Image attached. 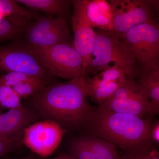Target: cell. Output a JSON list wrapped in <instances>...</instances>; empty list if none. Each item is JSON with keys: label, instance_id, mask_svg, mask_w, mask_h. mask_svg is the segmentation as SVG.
Listing matches in <instances>:
<instances>
[{"label": "cell", "instance_id": "obj_21", "mask_svg": "<svg viewBox=\"0 0 159 159\" xmlns=\"http://www.w3.org/2000/svg\"><path fill=\"white\" fill-rule=\"evenodd\" d=\"M23 31L5 18L0 19V42L19 39L21 37Z\"/></svg>", "mask_w": 159, "mask_h": 159}, {"label": "cell", "instance_id": "obj_23", "mask_svg": "<svg viewBox=\"0 0 159 159\" xmlns=\"http://www.w3.org/2000/svg\"><path fill=\"white\" fill-rule=\"evenodd\" d=\"M151 138L154 142L159 143V123L157 122L156 124L152 127L151 132Z\"/></svg>", "mask_w": 159, "mask_h": 159}, {"label": "cell", "instance_id": "obj_8", "mask_svg": "<svg viewBox=\"0 0 159 159\" xmlns=\"http://www.w3.org/2000/svg\"><path fill=\"white\" fill-rule=\"evenodd\" d=\"M109 4L111 32L119 37L137 26L155 20L146 0H112Z\"/></svg>", "mask_w": 159, "mask_h": 159}, {"label": "cell", "instance_id": "obj_3", "mask_svg": "<svg viewBox=\"0 0 159 159\" xmlns=\"http://www.w3.org/2000/svg\"><path fill=\"white\" fill-rule=\"evenodd\" d=\"M90 63L86 74H99L108 68L110 63L119 66L129 78L134 80L139 73V66L125 42L110 31L97 29Z\"/></svg>", "mask_w": 159, "mask_h": 159}, {"label": "cell", "instance_id": "obj_12", "mask_svg": "<svg viewBox=\"0 0 159 159\" xmlns=\"http://www.w3.org/2000/svg\"><path fill=\"white\" fill-rule=\"evenodd\" d=\"M99 106L111 111L133 115L144 119H148L158 113L149 99L145 97L109 98Z\"/></svg>", "mask_w": 159, "mask_h": 159}, {"label": "cell", "instance_id": "obj_13", "mask_svg": "<svg viewBox=\"0 0 159 159\" xmlns=\"http://www.w3.org/2000/svg\"><path fill=\"white\" fill-rule=\"evenodd\" d=\"M78 140L77 159H121L116 145L109 141L96 137H81Z\"/></svg>", "mask_w": 159, "mask_h": 159}, {"label": "cell", "instance_id": "obj_17", "mask_svg": "<svg viewBox=\"0 0 159 159\" xmlns=\"http://www.w3.org/2000/svg\"><path fill=\"white\" fill-rule=\"evenodd\" d=\"M138 84L157 112L159 111V67L139 72Z\"/></svg>", "mask_w": 159, "mask_h": 159}, {"label": "cell", "instance_id": "obj_9", "mask_svg": "<svg viewBox=\"0 0 159 159\" xmlns=\"http://www.w3.org/2000/svg\"><path fill=\"white\" fill-rule=\"evenodd\" d=\"M67 131L54 121H38L25 129L22 144L42 158L46 157L57 149Z\"/></svg>", "mask_w": 159, "mask_h": 159}, {"label": "cell", "instance_id": "obj_11", "mask_svg": "<svg viewBox=\"0 0 159 159\" xmlns=\"http://www.w3.org/2000/svg\"><path fill=\"white\" fill-rule=\"evenodd\" d=\"M40 117L32 107L24 106L0 115V137H23L25 129Z\"/></svg>", "mask_w": 159, "mask_h": 159}, {"label": "cell", "instance_id": "obj_1", "mask_svg": "<svg viewBox=\"0 0 159 159\" xmlns=\"http://www.w3.org/2000/svg\"><path fill=\"white\" fill-rule=\"evenodd\" d=\"M85 77L48 84L31 97V107L44 120L54 121L66 130L87 128L97 107L88 101Z\"/></svg>", "mask_w": 159, "mask_h": 159}, {"label": "cell", "instance_id": "obj_16", "mask_svg": "<svg viewBox=\"0 0 159 159\" xmlns=\"http://www.w3.org/2000/svg\"><path fill=\"white\" fill-rule=\"evenodd\" d=\"M86 12L93 27L106 31H112L110 6L105 1L85 0Z\"/></svg>", "mask_w": 159, "mask_h": 159}, {"label": "cell", "instance_id": "obj_4", "mask_svg": "<svg viewBox=\"0 0 159 159\" xmlns=\"http://www.w3.org/2000/svg\"><path fill=\"white\" fill-rule=\"evenodd\" d=\"M31 49L40 65L51 76L69 80L85 77L82 57L73 44H57L40 48L31 47Z\"/></svg>", "mask_w": 159, "mask_h": 159}, {"label": "cell", "instance_id": "obj_14", "mask_svg": "<svg viewBox=\"0 0 159 159\" xmlns=\"http://www.w3.org/2000/svg\"><path fill=\"white\" fill-rule=\"evenodd\" d=\"M0 12L11 24L23 30L39 16L10 0H0Z\"/></svg>", "mask_w": 159, "mask_h": 159}, {"label": "cell", "instance_id": "obj_26", "mask_svg": "<svg viewBox=\"0 0 159 159\" xmlns=\"http://www.w3.org/2000/svg\"><path fill=\"white\" fill-rule=\"evenodd\" d=\"M136 159H149V152L145 154L139 155Z\"/></svg>", "mask_w": 159, "mask_h": 159}, {"label": "cell", "instance_id": "obj_15", "mask_svg": "<svg viewBox=\"0 0 159 159\" xmlns=\"http://www.w3.org/2000/svg\"><path fill=\"white\" fill-rule=\"evenodd\" d=\"M16 2L33 10L43 11L47 15L66 18L70 11L72 1L69 0H16Z\"/></svg>", "mask_w": 159, "mask_h": 159}, {"label": "cell", "instance_id": "obj_20", "mask_svg": "<svg viewBox=\"0 0 159 159\" xmlns=\"http://www.w3.org/2000/svg\"><path fill=\"white\" fill-rule=\"evenodd\" d=\"M21 98L11 88L0 87V107L9 110L23 106Z\"/></svg>", "mask_w": 159, "mask_h": 159}, {"label": "cell", "instance_id": "obj_7", "mask_svg": "<svg viewBox=\"0 0 159 159\" xmlns=\"http://www.w3.org/2000/svg\"><path fill=\"white\" fill-rule=\"evenodd\" d=\"M0 72L24 73L47 80L51 75L40 65L31 46L20 38L0 45Z\"/></svg>", "mask_w": 159, "mask_h": 159}, {"label": "cell", "instance_id": "obj_24", "mask_svg": "<svg viewBox=\"0 0 159 159\" xmlns=\"http://www.w3.org/2000/svg\"><path fill=\"white\" fill-rule=\"evenodd\" d=\"M51 159H76L70 154H61L57 157Z\"/></svg>", "mask_w": 159, "mask_h": 159}, {"label": "cell", "instance_id": "obj_28", "mask_svg": "<svg viewBox=\"0 0 159 159\" xmlns=\"http://www.w3.org/2000/svg\"><path fill=\"white\" fill-rule=\"evenodd\" d=\"M138 155H129L124 157L121 158V159H136Z\"/></svg>", "mask_w": 159, "mask_h": 159}, {"label": "cell", "instance_id": "obj_10", "mask_svg": "<svg viewBox=\"0 0 159 159\" xmlns=\"http://www.w3.org/2000/svg\"><path fill=\"white\" fill-rule=\"evenodd\" d=\"M72 5L73 45L82 57L86 71L92 61L96 32L86 12L85 0L72 1Z\"/></svg>", "mask_w": 159, "mask_h": 159}, {"label": "cell", "instance_id": "obj_18", "mask_svg": "<svg viewBox=\"0 0 159 159\" xmlns=\"http://www.w3.org/2000/svg\"><path fill=\"white\" fill-rule=\"evenodd\" d=\"M127 77L117 81L105 83L94 87L88 86L89 97H90L93 102L99 105L101 102L110 98L122 85Z\"/></svg>", "mask_w": 159, "mask_h": 159}, {"label": "cell", "instance_id": "obj_2", "mask_svg": "<svg viewBox=\"0 0 159 159\" xmlns=\"http://www.w3.org/2000/svg\"><path fill=\"white\" fill-rule=\"evenodd\" d=\"M152 127L148 119L98 106L87 128L94 137L109 141L129 155H139L150 152Z\"/></svg>", "mask_w": 159, "mask_h": 159}, {"label": "cell", "instance_id": "obj_29", "mask_svg": "<svg viewBox=\"0 0 159 159\" xmlns=\"http://www.w3.org/2000/svg\"><path fill=\"white\" fill-rule=\"evenodd\" d=\"M37 159H45L43 158H37Z\"/></svg>", "mask_w": 159, "mask_h": 159}, {"label": "cell", "instance_id": "obj_22", "mask_svg": "<svg viewBox=\"0 0 159 159\" xmlns=\"http://www.w3.org/2000/svg\"><path fill=\"white\" fill-rule=\"evenodd\" d=\"M21 137H0V157L14 150L22 144Z\"/></svg>", "mask_w": 159, "mask_h": 159}, {"label": "cell", "instance_id": "obj_6", "mask_svg": "<svg viewBox=\"0 0 159 159\" xmlns=\"http://www.w3.org/2000/svg\"><path fill=\"white\" fill-rule=\"evenodd\" d=\"M21 37L25 42L35 48L73 43L67 19L47 15L39 16L30 23L24 29Z\"/></svg>", "mask_w": 159, "mask_h": 159}, {"label": "cell", "instance_id": "obj_19", "mask_svg": "<svg viewBox=\"0 0 159 159\" xmlns=\"http://www.w3.org/2000/svg\"><path fill=\"white\" fill-rule=\"evenodd\" d=\"M138 97L147 98L138 83L135 81L134 80L127 77L122 85L109 98L124 99Z\"/></svg>", "mask_w": 159, "mask_h": 159}, {"label": "cell", "instance_id": "obj_27", "mask_svg": "<svg viewBox=\"0 0 159 159\" xmlns=\"http://www.w3.org/2000/svg\"><path fill=\"white\" fill-rule=\"evenodd\" d=\"M10 159H37V158L35 157L33 155H29L24 157L21 158Z\"/></svg>", "mask_w": 159, "mask_h": 159}, {"label": "cell", "instance_id": "obj_5", "mask_svg": "<svg viewBox=\"0 0 159 159\" xmlns=\"http://www.w3.org/2000/svg\"><path fill=\"white\" fill-rule=\"evenodd\" d=\"M119 38L134 56L139 73L159 67V26L156 20L137 26Z\"/></svg>", "mask_w": 159, "mask_h": 159}, {"label": "cell", "instance_id": "obj_25", "mask_svg": "<svg viewBox=\"0 0 159 159\" xmlns=\"http://www.w3.org/2000/svg\"><path fill=\"white\" fill-rule=\"evenodd\" d=\"M149 159H159L158 152L156 150H152L149 152Z\"/></svg>", "mask_w": 159, "mask_h": 159}]
</instances>
